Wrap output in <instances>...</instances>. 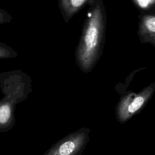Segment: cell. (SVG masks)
Wrapping results in <instances>:
<instances>
[{
	"label": "cell",
	"mask_w": 155,
	"mask_h": 155,
	"mask_svg": "<svg viewBox=\"0 0 155 155\" xmlns=\"http://www.w3.org/2000/svg\"><path fill=\"white\" fill-rule=\"evenodd\" d=\"M88 13L76 52L79 68L90 71L97 61L102 51L105 28V13L103 0H96Z\"/></svg>",
	"instance_id": "obj_1"
},
{
	"label": "cell",
	"mask_w": 155,
	"mask_h": 155,
	"mask_svg": "<svg viewBox=\"0 0 155 155\" xmlns=\"http://www.w3.org/2000/svg\"><path fill=\"white\" fill-rule=\"evenodd\" d=\"M139 33L143 41L151 42L155 45V16L144 15L140 24Z\"/></svg>",
	"instance_id": "obj_2"
},
{
	"label": "cell",
	"mask_w": 155,
	"mask_h": 155,
	"mask_svg": "<svg viewBox=\"0 0 155 155\" xmlns=\"http://www.w3.org/2000/svg\"><path fill=\"white\" fill-rule=\"evenodd\" d=\"M96 0H64L65 5L70 15H74L79 11L87 3L93 4Z\"/></svg>",
	"instance_id": "obj_3"
},
{
	"label": "cell",
	"mask_w": 155,
	"mask_h": 155,
	"mask_svg": "<svg viewBox=\"0 0 155 155\" xmlns=\"http://www.w3.org/2000/svg\"><path fill=\"white\" fill-rule=\"evenodd\" d=\"M12 117V110L10 105L4 104L0 106V125L8 124Z\"/></svg>",
	"instance_id": "obj_4"
},
{
	"label": "cell",
	"mask_w": 155,
	"mask_h": 155,
	"mask_svg": "<svg viewBox=\"0 0 155 155\" xmlns=\"http://www.w3.org/2000/svg\"><path fill=\"white\" fill-rule=\"evenodd\" d=\"M147 96V94L144 93L136 96L128 105V111L130 113H134L139 109L143 104Z\"/></svg>",
	"instance_id": "obj_5"
},
{
	"label": "cell",
	"mask_w": 155,
	"mask_h": 155,
	"mask_svg": "<svg viewBox=\"0 0 155 155\" xmlns=\"http://www.w3.org/2000/svg\"><path fill=\"white\" fill-rule=\"evenodd\" d=\"M139 6L141 8H147L150 5L153 4L155 0H136Z\"/></svg>",
	"instance_id": "obj_6"
}]
</instances>
